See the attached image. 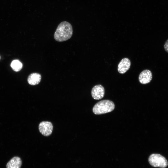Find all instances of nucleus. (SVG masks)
Here are the masks:
<instances>
[{"label": "nucleus", "instance_id": "1", "mask_svg": "<svg viewBox=\"0 0 168 168\" xmlns=\"http://www.w3.org/2000/svg\"><path fill=\"white\" fill-rule=\"evenodd\" d=\"M72 28L69 22L63 21L57 26L54 35V39L58 42H63L70 39L72 36Z\"/></svg>", "mask_w": 168, "mask_h": 168}, {"label": "nucleus", "instance_id": "2", "mask_svg": "<svg viewBox=\"0 0 168 168\" xmlns=\"http://www.w3.org/2000/svg\"><path fill=\"white\" fill-rule=\"evenodd\" d=\"M114 107L113 102L109 100H103L97 103L94 106L92 110L95 114H100L112 111Z\"/></svg>", "mask_w": 168, "mask_h": 168}, {"label": "nucleus", "instance_id": "3", "mask_svg": "<svg viewBox=\"0 0 168 168\" xmlns=\"http://www.w3.org/2000/svg\"><path fill=\"white\" fill-rule=\"evenodd\" d=\"M148 161L152 166L156 167L165 168L168 165L166 158L158 154H152L148 158Z\"/></svg>", "mask_w": 168, "mask_h": 168}, {"label": "nucleus", "instance_id": "4", "mask_svg": "<svg viewBox=\"0 0 168 168\" xmlns=\"http://www.w3.org/2000/svg\"><path fill=\"white\" fill-rule=\"evenodd\" d=\"M40 132L45 136L50 135L52 132L53 125L52 123L49 121H42L39 125Z\"/></svg>", "mask_w": 168, "mask_h": 168}, {"label": "nucleus", "instance_id": "5", "mask_svg": "<svg viewBox=\"0 0 168 168\" xmlns=\"http://www.w3.org/2000/svg\"><path fill=\"white\" fill-rule=\"evenodd\" d=\"M91 94L94 99L98 100L101 99L105 95L104 88L101 85H96L92 88Z\"/></svg>", "mask_w": 168, "mask_h": 168}, {"label": "nucleus", "instance_id": "6", "mask_svg": "<svg viewBox=\"0 0 168 168\" xmlns=\"http://www.w3.org/2000/svg\"><path fill=\"white\" fill-rule=\"evenodd\" d=\"M152 79V73L148 69H145L142 71L138 77L139 82L142 84H146L149 83Z\"/></svg>", "mask_w": 168, "mask_h": 168}, {"label": "nucleus", "instance_id": "7", "mask_svg": "<svg viewBox=\"0 0 168 168\" xmlns=\"http://www.w3.org/2000/svg\"><path fill=\"white\" fill-rule=\"evenodd\" d=\"M131 62L127 58H123L119 63L118 66V71L120 74L125 73L130 68Z\"/></svg>", "mask_w": 168, "mask_h": 168}, {"label": "nucleus", "instance_id": "8", "mask_svg": "<svg viewBox=\"0 0 168 168\" xmlns=\"http://www.w3.org/2000/svg\"><path fill=\"white\" fill-rule=\"evenodd\" d=\"M41 79V75L38 73H33L30 74L28 77L27 82L31 85H35L40 82Z\"/></svg>", "mask_w": 168, "mask_h": 168}, {"label": "nucleus", "instance_id": "9", "mask_svg": "<svg viewBox=\"0 0 168 168\" xmlns=\"http://www.w3.org/2000/svg\"><path fill=\"white\" fill-rule=\"evenodd\" d=\"M21 158L15 156L12 158L7 163L6 168H21Z\"/></svg>", "mask_w": 168, "mask_h": 168}, {"label": "nucleus", "instance_id": "10", "mask_svg": "<svg viewBox=\"0 0 168 168\" xmlns=\"http://www.w3.org/2000/svg\"><path fill=\"white\" fill-rule=\"evenodd\" d=\"M11 66L13 70L16 72H18L22 68L23 65L19 60L15 59L12 62Z\"/></svg>", "mask_w": 168, "mask_h": 168}, {"label": "nucleus", "instance_id": "11", "mask_svg": "<svg viewBox=\"0 0 168 168\" xmlns=\"http://www.w3.org/2000/svg\"><path fill=\"white\" fill-rule=\"evenodd\" d=\"M164 48L165 50L168 53V39L165 42L164 45Z\"/></svg>", "mask_w": 168, "mask_h": 168}, {"label": "nucleus", "instance_id": "12", "mask_svg": "<svg viewBox=\"0 0 168 168\" xmlns=\"http://www.w3.org/2000/svg\"><path fill=\"white\" fill-rule=\"evenodd\" d=\"M0 58H1V57H0Z\"/></svg>", "mask_w": 168, "mask_h": 168}]
</instances>
